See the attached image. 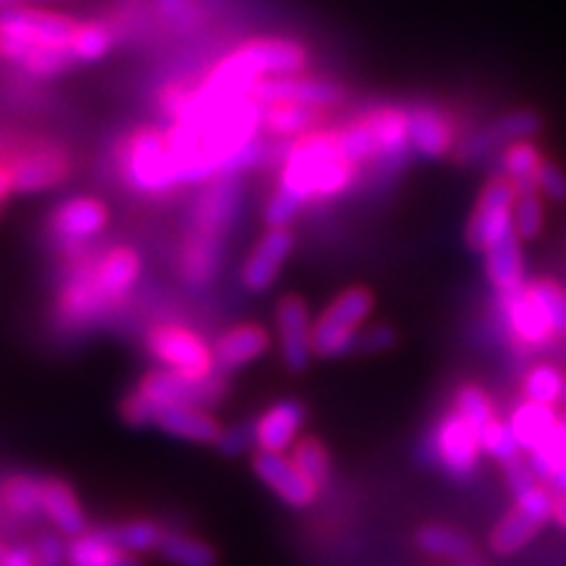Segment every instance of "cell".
Instances as JSON below:
<instances>
[{"instance_id":"cell-1","label":"cell","mask_w":566,"mask_h":566,"mask_svg":"<svg viewBox=\"0 0 566 566\" xmlns=\"http://www.w3.org/2000/svg\"><path fill=\"white\" fill-rule=\"evenodd\" d=\"M363 168L342 150L338 129H317L286 147L275 189L292 195L302 205L328 202L357 184Z\"/></svg>"},{"instance_id":"cell-2","label":"cell","mask_w":566,"mask_h":566,"mask_svg":"<svg viewBox=\"0 0 566 566\" xmlns=\"http://www.w3.org/2000/svg\"><path fill=\"white\" fill-rule=\"evenodd\" d=\"M307 66L310 51L300 40L258 38L223 55L202 76L197 92L208 101H239V97H252L260 82L302 74Z\"/></svg>"},{"instance_id":"cell-3","label":"cell","mask_w":566,"mask_h":566,"mask_svg":"<svg viewBox=\"0 0 566 566\" xmlns=\"http://www.w3.org/2000/svg\"><path fill=\"white\" fill-rule=\"evenodd\" d=\"M226 394V380L221 373L212 375H184L158 367L147 373L129 396L122 401V417L134 428L153 424V417L160 407L168 405H197L205 407L218 401Z\"/></svg>"},{"instance_id":"cell-4","label":"cell","mask_w":566,"mask_h":566,"mask_svg":"<svg viewBox=\"0 0 566 566\" xmlns=\"http://www.w3.org/2000/svg\"><path fill=\"white\" fill-rule=\"evenodd\" d=\"M116 163L126 187L142 197H166L181 187L166 129L155 126L134 129L118 147Z\"/></svg>"},{"instance_id":"cell-5","label":"cell","mask_w":566,"mask_h":566,"mask_svg":"<svg viewBox=\"0 0 566 566\" xmlns=\"http://www.w3.org/2000/svg\"><path fill=\"white\" fill-rule=\"evenodd\" d=\"M375 296L370 289L352 286L336 294L321 315L315 317L313 325V349L315 357L336 359L346 357L359 346V336H363L367 317L373 315Z\"/></svg>"},{"instance_id":"cell-6","label":"cell","mask_w":566,"mask_h":566,"mask_svg":"<svg viewBox=\"0 0 566 566\" xmlns=\"http://www.w3.org/2000/svg\"><path fill=\"white\" fill-rule=\"evenodd\" d=\"M116 304H122V300L111 292L108 283L97 273L95 258H82L69 273V279L63 281L59 302H55V317L63 328L82 331L101 323Z\"/></svg>"},{"instance_id":"cell-7","label":"cell","mask_w":566,"mask_h":566,"mask_svg":"<svg viewBox=\"0 0 566 566\" xmlns=\"http://www.w3.org/2000/svg\"><path fill=\"white\" fill-rule=\"evenodd\" d=\"M145 349L160 367L184 375H212L216 357L212 346L195 328L181 323L153 325L145 334Z\"/></svg>"},{"instance_id":"cell-8","label":"cell","mask_w":566,"mask_h":566,"mask_svg":"<svg viewBox=\"0 0 566 566\" xmlns=\"http://www.w3.org/2000/svg\"><path fill=\"white\" fill-rule=\"evenodd\" d=\"M424 457L443 467L451 478L467 480L478 472L483 443L472 424H467L454 409H449L424 438Z\"/></svg>"},{"instance_id":"cell-9","label":"cell","mask_w":566,"mask_h":566,"mask_svg":"<svg viewBox=\"0 0 566 566\" xmlns=\"http://www.w3.org/2000/svg\"><path fill=\"white\" fill-rule=\"evenodd\" d=\"M76 24L80 21L66 17V13L27 3L19 6V9L0 13V40H13L32 48L69 51Z\"/></svg>"},{"instance_id":"cell-10","label":"cell","mask_w":566,"mask_h":566,"mask_svg":"<svg viewBox=\"0 0 566 566\" xmlns=\"http://www.w3.org/2000/svg\"><path fill=\"white\" fill-rule=\"evenodd\" d=\"M516 187L506 176H495L480 192L475 210H472L470 223H467V244L472 250L483 254L514 233V202H516Z\"/></svg>"},{"instance_id":"cell-11","label":"cell","mask_w":566,"mask_h":566,"mask_svg":"<svg viewBox=\"0 0 566 566\" xmlns=\"http://www.w3.org/2000/svg\"><path fill=\"white\" fill-rule=\"evenodd\" d=\"M111 221L108 205L92 195H74L55 205L48 216V231L66 250L90 244L105 231Z\"/></svg>"},{"instance_id":"cell-12","label":"cell","mask_w":566,"mask_h":566,"mask_svg":"<svg viewBox=\"0 0 566 566\" xmlns=\"http://www.w3.org/2000/svg\"><path fill=\"white\" fill-rule=\"evenodd\" d=\"M252 101L258 105L286 101V103L310 105V108H317V111H331L346 101V90L342 82L331 80V76L302 71V74L275 76V80L260 82L252 92Z\"/></svg>"},{"instance_id":"cell-13","label":"cell","mask_w":566,"mask_h":566,"mask_svg":"<svg viewBox=\"0 0 566 566\" xmlns=\"http://www.w3.org/2000/svg\"><path fill=\"white\" fill-rule=\"evenodd\" d=\"M313 325L315 321L302 296H281L275 304V334H279L281 363L289 373L307 370V365L313 363Z\"/></svg>"},{"instance_id":"cell-14","label":"cell","mask_w":566,"mask_h":566,"mask_svg":"<svg viewBox=\"0 0 566 566\" xmlns=\"http://www.w3.org/2000/svg\"><path fill=\"white\" fill-rule=\"evenodd\" d=\"M9 168L19 195L48 192V189L61 187L71 174L66 153L55 145H42V142L21 147L11 158Z\"/></svg>"},{"instance_id":"cell-15","label":"cell","mask_w":566,"mask_h":566,"mask_svg":"<svg viewBox=\"0 0 566 566\" xmlns=\"http://www.w3.org/2000/svg\"><path fill=\"white\" fill-rule=\"evenodd\" d=\"M242 208V189L237 176H216L208 187L195 197L189 229L212 233V237H229L237 212Z\"/></svg>"},{"instance_id":"cell-16","label":"cell","mask_w":566,"mask_h":566,"mask_svg":"<svg viewBox=\"0 0 566 566\" xmlns=\"http://www.w3.org/2000/svg\"><path fill=\"white\" fill-rule=\"evenodd\" d=\"M294 250V233L292 229H265L263 237L252 244L250 254L244 258L242 271V286L252 294H263L279 281V275L292 258Z\"/></svg>"},{"instance_id":"cell-17","label":"cell","mask_w":566,"mask_h":566,"mask_svg":"<svg viewBox=\"0 0 566 566\" xmlns=\"http://www.w3.org/2000/svg\"><path fill=\"white\" fill-rule=\"evenodd\" d=\"M252 470L254 475L279 495L283 504L292 509H307L310 504H315L317 493H321V488L304 475L300 467L294 464V459L286 454L258 451V454L252 457Z\"/></svg>"},{"instance_id":"cell-18","label":"cell","mask_w":566,"mask_h":566,"mask_svg":"<svg viewBox=\"0 0 566 566\" xmlns=\"http://www.w3.org/2000/svg\"><path fill=\"white\" fill-rule=\"evenodd\" d=\"M541 116L535 111H512L506 116L495 118L491 126L480 129L475 134H470L462 145H459V160L464 163H475L483 158L485 153L495 150V147H509L514 142H530L541 132Z\"/></svg>"},{"instance_id":"cell-19","label":"cell","mask_w":566,"mask_h":566,"mask_svg":"<svg viewBox=\"0 0 566 566\" xmlns=\"http://www.w3.org/2000/svg\"><path fill=\"white\" fill-rule=\"evenodd\" d=\"M271 349V334L258 323H239L223 331L212 344V357H216L218 373H231L247 367L265 357Z\"/></svg>"},{"instance_id":"cell-20","label":"cell","mask_w":566,"mask_h":566,"mask_svg":"<svg viewBox=\"0 0 566 566\" xmlns=\"http://www.w3.org/2000/svg\"><path fill=\"white\" fill-rule=\"evenodd\" d=\"M302 428L304 407L300 401H279L254 420V446H258V451H268V454H286L300 441Z\"/></svg>"},{"instance_id":"cell-21","label":"cell","mask_w":566,"mask_h":566,"mask_svg":"<svg viewBox=\"0 0 566 566\" xmlns=\"http://www.w3.org/2000/svg\"><path fill=\"white\" fill-rule=\"evenodd\" d=\"M223 250V237H212V233L187 229L184 242L179 247V258H176L179 275L189 283V286H208V283L218 275V271H221Z\"/></svg>"},{"instance_id":"cell-22","label":"cell","mask_w":566,"mask_h":566,"mask_svg":"<svg viewBox=\"0 0 566 566\" xmlns=\"http://www.w3.org/2000/svg\"><path fill=\"white\" fill-rule=\"evenodd\" d=\"M499 300L501 307H504L506 328L512 331V336L522 346H543L554 338L546 315H543V310L537 307L533 294H530V283L516 289V292L499 294Z\"/></svg>"},{"instance_id":"cell-23","label":"cell","mask_w":566,"mask_h":566,"mask_svg":"<svg viewBox=\"0 0 566 566\" xmlns=\"http://www.w3.org/2000/svg\"><path fill=\"white\" fill-rule=\"evenodd\" d=\"M407 118L412 153L436 160L454 150V126L443 111L433 108V105H415L407 111Z\"/></svg>"},{"instance_id":"cell-24","label":"cell","mask_w":566,"mask_h":566,"mask_svg":"<svg viewBox=\"0 0 566 566\" xmlns=\"http://www.w3.org/2000/svg\"><path fill=\"white\" fill-rule=\"evenodd\" d=\"M153 424L166 436L181 438L192 443H212L216 446L221 436V422L212 417L205 407L197 405H168L160 407L153 417Z\"/></svg>"},{"instance_id":"cell-25","label":"cell","mask_w":566,"mask_h":566,"mask_svg":"<svg viewBox=\"0 0 566 566\" xmlns=\"http://www.w3.org/2000/svg\"><path fill=\"white\" fill-rule=\"evenodd\" d=\"M325 111L310 108L300 103H265L260 105V132L273 139H300L304 134L323 129Z\"/></svg>"},{"instance_id":"cell-26","label":"cell","mask_w":566,"mask_h":566,"mask_svg":"<svg viewBox=\"0 0 566 566\" xmlns=\"http://www.w3.org/2000/svg\"><path fill=\"white\" fill-rule=\"evenodd\" d=\"M42 514L51 520L55 533L63 537L87 533V516H84L80 499L69 483L59 478H42Z\"/></svg>"},{"instance_id":"cell-27","label":"cell","mask_w":566,"mask_h":566,"mask_svg":"<svg viewBox=\"0 0 566 566\" xmlns=\"http://www.w3.org/2000/svg\"><path fill=\"white\" fill-rule=\"evenodd\" d=\"M66 566H142L139 556L129 554L113 541L108 530L82 533L71 537Z\"/></svg>"},{"instance_id":"cell-28","label":"cell","mask_w":566,"mask_h":566,"mask_svg":"<svg viewBox=\"0 0 566 566\" xmlns=\"http://www.w3.org/2000/svg\"><path fill=\"white\" fill-rule=\"evenodd\" d=\"M522 239L516 233H509L499 244L483 252L488 281L493 283L495 294H509L516 289L527 286L525 281V260H522Z\"/></svg>"},{"instance_id":"cell-29","label":"cell","mask_w":566,"mask_h":566,"mask_svg":"<svg viewBox=\"0 0 566 566\" xmlns=\"http://www.w3.org/2000/svg\"><path fill=\"white\" fill-rule=\"evenodd\" d=\"M509 424H512L516 443L522 446L525 454H530V451L537 449V446L551 436V430L556 428L558 412L556 407L535 405V401H522V405L512 412V417H509Z\"/></svg>"},{"instance_id":"cell-30","label":"cell","mask_w":566,"mask_h":566,"mask_svg":"<svg viewBox=\"0 0 566 566\" xmlns=\"http://www.w3.org/2000/svg\"><path fill=\"white\" fill-rule=\"evenodd\" d=\"M541 522H535L533 516H527L522 509H512L501 516L499 525L491 533V551L499 556H514L527 546L533 537L541 533Z\"/></svg>"},{"instance_id":"cell-31","label":"cell","mask_w":566,"mask_h":566,"mask_svg":"<svg viewBox=\"0 0 566 566\" xmlns=\"http://www.w3.org/2000/svg\"><path fill=\"white\" fill-rule=\"evenodd\" d=\"M541 153L533 142H514L504 150V158H501V171L509 181L516 187V195H541L537 192L535 174L541 168Z\"/></svg>"},{"instance_id":"cell-32","label":"cell","mask_w":566,"mask_h":566,"mask_svg":"<svg viewBox=\"0 0 566 566\" xmlns=\"http://www.w3.org/2000/svg\"><path fill=\"white\" fill-rule=\"evenodd\" d=\"M0 504L17 516V520H32L42 514V478L13 475L0 488Z\"/></svg>"},{"instance_id":"cell-33","label":"cell","mask_w":566,"mask_h":566,"mask_svg":"<svg viewBox=\"0 0 566 566\" xmlns=\"http://www.w3.org/2000/svg\"><path fill=\"white\" fill-rule=\"evenodd\" d=\"M158 554L176 566H216V551L200 537L166 530Z\"/></svg>"},{"instance_id":"cell-34","label":"cell","mask_w":566,"mask_h":566,"mask_svg":"<svg viewBox=\"0 0 566 566\" xmlns=\"http://www.w3.org/2000/svg\"><path fill=\"white\" fill-rule=\"evenodd\" d=\"M417 546H420L424 554L436 558H449V562H464V558L472 556L470 537L443 525L422 527L420 533H417Z\"/></svg>"},{"instance_id":"cell-35","label":"cell","mask_w":566,"mask_h":566,"mask_svg":"<svg viewBox=\"0 0 566 566\" xmlns=\"http://www.w3.org/2000/svg\"><path fill=\"white\" fill-rule=\"evenodd\" d=\"M108 533L118 546L129 551L134 556L158 551L163 537H166V530H163L155 520H129V522H122V525L111 527Z\"/></svg>"},{"instance_id":"cell-36","label":"cell","mask_w":566,"mask_h":566,"mask_svg":"<svg viewBox=\"0 0 566 566\" xmlns=\"http://www.w3.org/2000/svg\"><path fill=\"white\" fill-rule=\"evenodd\" d=\"M113 48V34L101 21H84L76 24L74 38H71V59L74 63H97L111 53Z\"/></svg>"},{"instance_id":"cell-37","label":"cell","mask_w":566,"mask_h":566,"mask_svg":"<svg viewBox=\"0 0 566 566\" xmlns=\"http://www.w3.org/2000/svg\"><path fill=\"white\" fill-rule=\"evenodd\" d=\"M566 388V375L554 365H535L533 370L525 375L522 384V394L525 401H535V405L556 407L562 405V396Z\"/></svg>"},{"instance_id":"cell-38","label":"cell","mask_w":566,"mask_h":566,"mask_svg":"<svg viewBox=\"0 0 566 566\" xmlns=\"http://www.w3.org/2000/svg\"><path fill=\"white\" fill-rule=\"evenodd\" d=\"M454 412L462 417L467 424H472V428L478 430V433H483L495 420V409H493V401L491 396H488L483 388L475 386V384H467L457 391L454 396Z\"/></svg>"},{"instance_id":"cell-39","label":"cell","mask_w":566,"mask_h":566,"mask_svg":"<svg viewBox=\"0 0 566 566\" xmlns=\"http://www.w3.org/2000/svg\"><path fill=\"white\" fill-rule=\"evenodd\" d=\"M564 457H566V428L562 424V420H558V424L551 430L546 441L537 446V449L530 451L527 462L535 470V475L541 478V483L548 485V480L556 475L558 464L564 462Z\"/></svg>"},{"instance_id":"cell-40","label":"cell","mask_w":566,"mask_h":566,"mask_svg":"<svg viewBox=\"0 0 566 566\" xmlns=\"http://www.w3.org/2000/svg\"><path fill=\"white\" fill-rule=\"evenodd\" d=\"M292 459L317 488H323L331 480V454L317 438H300L292 449Z\"/></svg>"},{"instance_id":"cell-41","label":"cell","mask_w":566,"mask_h":566,"mask_svg":"<svg viewBox=\"0 0 566 566\" xmlns=\"http://www.w3.org/2000/svg\"><path fill=\"white\" fill-rule=\"evenodd\" d=\"M530 294L537 302V307L543 310L546 321L554 331V336H564L566 334V292L558 286L556 281H533L530 283Z\"/></svg>"},{"instance_id":"cell-42","label":"cell","mask_w":566,"mask_h":566,"mask_svg":"<svg viewBox=\"0 0 566 566\" xmlns=\"http://www.w3.org/2000/svg\"><path fill=\"white\" fill-rule=\"evenodd\" d=\"M480 443H483V451L488 457H493L499 464L512 462V459L522 457V446L516 443V438L512 433V424L504 420H495L488 424V428L480 433Z\"/></svg>"},{"instance_id":"cell-43","label":"cell","mask_w":566,"mask_h":566,"mask_svg":"<svg viewBox=\"0 0 566 566\" xmlns=\"http://www.w3.org/2000/svg\"><path fill=\"white\" fill-rule=\"evenodd\" d=\"M514 233L527 242L535 239L543 229V200L541 195H520L514 202Z\"/></svg>"},{"instance_id":"cell-44","label":"cell","mask_w":566,"mask_h":566,"mask_svg":"<svg viewBox=\"0 0 566 566\" xmlns=\"http://www.w3.org/2000/svg\"><path fill=\"white\" fill-rule=\"evenodd\" d=\"M514 506L522 509L527 516H533L541 525H546L548 520H554L556 493L551 491L546 483H535L533 488H527L525 493L514 495Z\"/></svg>"},{"instance_id":"cell-45","label":"cell","mask_w":566,"mask_h":566,"mask_svg":"<svg viewBox=\"0 0 566 566\" xmlns=\"http://www.w3.org/2000/svg\"><path fill=\"white\" fill-rule=\"evenodd\" d=\"M216 446L223 451L226 457L244 454V451H250L254 446V424L237 422V424H231V428H223L221 436H218Z\"/></svg>"},{"instance_id":"cell-46","label":"cell","mask_w":566,"mask_h":566,"mask_svg":"<svg viewBox=\"0 0 566 566\" xmlns=\"http://www.w3.org/2000/svg\"><path fill=\"white\" fill-rule=\"evenodd\" d=\"M535 184L541 197H548V200L554 202H566V174L556 166V163L543 160L535 174Z\"/></svg>"},{"instance_id":"cell-47","label":"cell","mask_w":566,"mask_h":566,"mask_svg":"<svg viewBox=\"0 0 566 566\" xmlns=\"http://www.w3.org/2000/svg\"><path fill=\"white\" fill-rule=\"evenodd\" d=\"M501 470H504V478H506L509 491H512V495L525 493L527 488H533L535 483H541V478L535 475V470H533V467H530L527 457H516V459H512V462L501 464Z\"/></svg>"},{"instance_id":"cell-48","label":"cell","mask_w":566,"mask_h":566,"mask_svg":"<svg viewBox=\"0 0 566 566\" xmlns=\"http://www.w3.org/2000/svg\"><path fill=\"white\" fill-rule=\"evenodd\" d=\"M394 346H396V331L386 323L370 325V328H365L363 336H359V349L363 352L380 354V352L394 349Z\"/></svg>"},{"instance_id":"cell-49","label":"cell","mask_w":566,"mask_h":566,"mask_svg":"<svg viewBox=\"0 0 566 566\" xmlns=\"http://www.w3.org/2000/svg\"><path fill=\"white\" fill-rule=\"evenodd\" d=\"M155 3H158V11L163 13V19L171 21L174 27H184L189 19H192L195 0H155Z\"/></svg>"},{"instance_id":"cell-50","label":"cell","mask_w":566,"mask_h":566,"mask_svg":"<svg viewBox=\"0 0 566 566\" xmlns=\"http://www.w3.org/2000/svg\"><path fill=\"white\" fill-rule=\"evenodd\" d=\"M0 566H38V556H34L30 546H13L6 548L3 564Z\"/></svg>"},{"instance_id":"cell-51","label":"cell","mask_w":566,"mask_h":566,"mask_svg":"<svg viewBox=\"0 0 566 566\" xmlns=\"http://www.w3.org/2000/svg\"><path fill=\"white\" fill-rule=\"evenodd\" d=\"M17 192V187H13V176H11V168L6 166V163H0V205H3L9 197Z\"/></svg>"},{"instance_id":"cell-52","label":"cell","mask_w":566,"mask_h":566,"mask_svg":"<svg viewBox=\"0 0 566 566\" xmlns=\"http://www.w3.org/2000/svg\"><path fill=\"white\" fill-rule=\"evenodd\" d=\"M548 488H551V491H554L556 495H562V493H566V457H564V462H562V464H558L556 475L548 480Z\"/></svg>"},{"instance_id":"cell-53","label":"cell","mask_w":566,"mask_h":566,"mask_svg":"<svg viewBox=\"0 0 566 566\" xmlns=\"http://www.w3.org/2000/svg\"><path fill=\"white\" fill-rule=\"evenodd\" d=\"M554 522L558 527L566 530V493L556 495V506H554Z\"/></svg>"},{"instance_id":"cell-54","label":"cell","mask_w":566,"mask_h":566,"mask_svg":"<svg viewBox=\"0 0 566 566\" xmlns=\"http://www.w3.org/2000/svg\"><path fill=\"white\" fill-rule=\"evenodd\" d=\"M27 3H30V0H0V13L19 9V6H27Z\"/></svg>"},{"instance_id":"cell-55","label":"cell","mask_w":566,"mask_h":566,"mask_svg":"<svg viewBox=\"0 0 566 566\" xmlns=\"http://www.w3.org/2000/svg\"><path fill=\"white\" fill-rule=\"evenodd\" d=\"M32 6H42V9H51V6H61V3H71V0H30Z\"/></svg>"},{"instance_id":"cell-56","label":"cell","mask_w":566,"mask_h":566,"mask_svg":"<svg viewBox=\"0 0 566 566\" xmlns=\"http://www.w3.org/2000/svg\"><path fill=\"white\" fill-rule=\"evenodd\" d=\"M459 566H480V564L475 562V558H472V556H470V558H464V562H462V564H459Z\"/></svg>"},{"instance_id":"cell-57","label":"cell","mask_w":566,"mask_h":566,"mask_svg":"<svg viewBox=\"0 0 566 566\" xmlns=\"http://www.w3.org/2000/svg\"><path fill=\"white\" fill-rule=\"evenodd\" d=\"M558 420H562V424H564V428H566V407H564V412L558 415Z\"/></svg>"},{"instance_id":"cell-58","label":"cell","mask_w":566,"mask_h":566,"mask_svg":"<svg viewBox=\"0 0 566 566\" xmlns=\"http://www.w3.org/2000/svg\"><path fill=\"white\" fill-rule=\"evenodd\" d=\"M3 556H6V548L0 546V564H3Z\"/></svg>"},{"instance_id":"cell-59","label":"cell","mask_w":566,"mask_h":566,"mask_svg":"<svg viewBox=\"0 0 566 566\" xmlns=\"http://www.w3.org/2000/svg\"><path fill=\"white\" fill-rule=\"evenodd\" d=\"M562 407H566V388H564V396H562Z\"/></svg>"}]
</instances>
